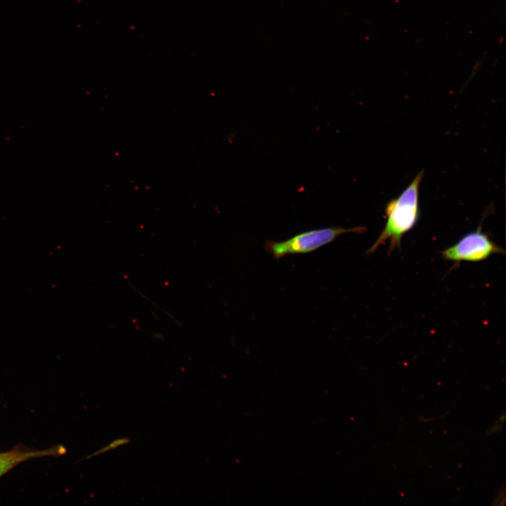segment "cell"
<instances>
[{
	"label": "cell",
	"instance_id": "1",
	"mask_svg": "<svg viewBox=\"0 0 506 506\" xmlns=\"http://www.w3.org/2000/svg\"><path fill=\"white\" fill-rule=\"evenodd\" d=\"M423 175L422 170L397 197L387 202L384 209L385 225L366 254H372L381 245L386 244L389 245V254L396 249H401L403 237L415 227L419 220V191Z\"/></svg>",
	"mask_w": 506,
	"mask_h": 506
},
{
	"label": "cell",
	"instance_id": "2",
	"mask_svg": "<svg viewBox=\"0 0 506 506\" xmlns=\"http://www.w3.org/2000/svg\"><path fill=\"white\" fill-rule=\"evenodd\" d=\"M366 231L365 226L346 228L340 226L325 227L301 232L292 237L281 240H267L264 249L273 259L278 260L289 254H307L333 242L339 235L352 233H362Z\"/></svg>",
	"mask_w": 506,
	"mask_h": 506
},
{
	"label": "cell",
	"instance_id": "3",
	"mask_svg": "<svg viewBox=\"0 0 506 506\" xmlns=\"http://www.w3.org/2000/svg\"><path fill=\"white\" fill-rule=\"evenodd\" d=\"M505 252L504 249L491 240L489 235L479 227L441 251V254L445 260L459 264L461 261L479 262L492 254Z\"/></svg>",
	"mask_w": 506,
	"mask_h": 506
},
{
	"label": "cell",
	"instance_id": "4",
	"mask_svg": "<svg viewBox=\"0 0 506 506\" xmlns=\"http://www.w3.org/2000/svg\"><path fill=\"white\" fill-rule=\"evenodd\" d=\"M66 452L63 446L45 450H32L16 446L12 450L0 453V477L20 463L37 458L60 455Z\"/></svg>",
	"mask_w": 506,
	"mask_h": 506
},
{
	"label": "cell",
	"instance_id": "5",
	"mask_svg": "<svg viewBox=\"0 0 506 506\" xmlns=\"http://www.w3.org/2000/svg\"><path fill=\"white\" fill-rule=\"evenodd\" d=\"M129 442H130V439H129L127 438H121V439H116V440L113 441L112 442H111L108 446H106L105 447L98 450L97 452L94 453L91 455L88 456L87 458H90L91 456H94V455H99L100 453H103L110 450L116 448L120 446L125 445Z\"/></svg>",
	"mask_w": 506,
	"mask_h": 506
}]
</instances>
